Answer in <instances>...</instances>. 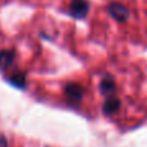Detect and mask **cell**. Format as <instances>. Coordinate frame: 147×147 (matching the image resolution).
<instances>
[{"mask_svg":"<svg viewBox=\"0 0 147 147\" xmlns=\"http://www.w3.org/2000/svg\"><path fill=\"white\" fill-rule=\"evenodd\" d=\"M90 9L89 0H70L69 14L75 20H84Z\"/></svg>","mask_w":147,"mask_h":147,"instance_id":"obj_1","label":"cell"},{"mask_svg":"<svg viewBox=\"0 0 147 147\" xmlns=\"http://www.w3.org/2000/svg\"><path fill=\"white\" fill-rule=\"evenodd\" d=\"M107 12H109V14L111 16L115 21H117V22H120V23L127 22L130 16L129 9H128L124 4L117 3V1L110 3V4L107 5Z\"/></svg>","mask_w":147,"mask_h":147,"instance_id":"obj_2","label":"cell"},{"mask_svg":"<svg viewBox=\"0 0 147 147\" xmlns=\"http://www.w3.org/2000/svg\"><path fill=\"white\" fill-rule=\"evenodd\" d=\"M65 96L72 102H80L84 96V88L78 83H67L63 88Z\"/></svg>","mask_w":147,"mask_h":147,"instance_id":"obj_3","label":"cell"},{"mask_svg":"<svg viewBox=\"0 0 147 147\" xmlns=\"http://www.w3.org/2000/svg\"><path fill=\"white\" fill-rule=\"evenodd\" d=\"M16 53L13 49H4L0 52V71H5L13 65Z\"/></svg>","mask_w":147,"mask_h":147,"instance_id":"obj_4","label":"cell"},{"mask_svg":"<svg viewBox=\"0 0 147 147\" xmlns=\"http://www.w3.org/2000/svg\"><path fill=\"white\" fill-rule=\"evenodd\" d=\"M116 89V84H115V80L111 75H106L102 78L101 83H99V90L103 96H110L112 94Z\"/></svg>","mask_w":147,"mask_h":147,"instance_id":"obj_5","label":"cell"},{"mask_svg":"<svg viewBox=\"0 0 147 147\" xmlns=\"http://www.w3.org/2000/svg\"><path fill=\"white\" fill-rule=\"evenodd\" d=\"M120 109V99L116 97H107L102 105V111L105 115H112Z\"/></svg>","mask_w":147,"mask_h":147,"instance_id":"obj_6","label":"cell"},{"mask_svg":"<svg viewBox=\"0 0 147 147\" xmlns=\"http://www.w3.org/2000/svg\"><path fill=\"white\" fill-rule=\"evenodd\" d=\"M9 83L13 84L17 88H25L26 86V75L22 71H16L14 74H12L9 79Z\"/></svg>","mask_w":147,"mask_h":147,"instance_id":"obj_7","label":"cell"},{"mask_svg":"<svg viewBox=\"0 0 147 147\" xmlns=\"http://www.w3.org/2000/svg\"><path fill=\"white\" fill-rule=\"evenodd\" d=\"M0 147H9L8 146V141H7V138L4 137V136H0Z\"/></svg>","mask_w":147,"mask_h":147,"instance_id":"obj_8","label":"cell"}]
</instances>
